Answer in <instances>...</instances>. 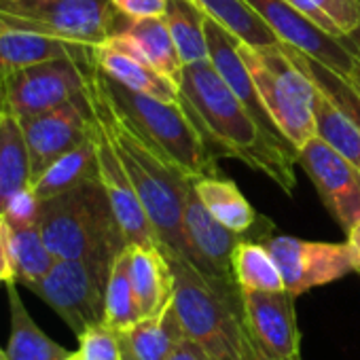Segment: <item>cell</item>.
<instances>
[{
  "instance_id": "cell-42",
  "label": "cell",
  "mask_w": 360,
  "mask_h": 360,
  "mask_svg": "<svg viewBox=\"0 0 360 360\" xmlns=\"http://www.w3.org/2000/svg\"><path fill=\"white\" fill-rule=\"evenodd\" d=\"M349 41H352V43L358 47V51H360V26H358V28H356V30L349 34Z\"/></svg>"
},
{
  "instance_id": "cell-18",
  "label": "cell",
  "mask_w": 360,
  "mask_h": 360,
  "mask_svg": "<svg viewBox=\"0 0 360 360\" xmlns=\"http://www.w3.org/2000/svg\"><path fill=\"white\" fill-rule=\"evenodd\" d=\"M104 45L138 58L140 62L148 64L150 68L180 85L185 62L178 53V47L163 15L125 20L123 28L117 34H112Z\"/></svg>"
},
{
  "instance_id": "cell-40",
  "label": "cell",
  "mask_w": 360,
  "mask_h": 360,
  "mask_svg": "<svg viewBox=\"0 0 360 360\" xmlns=\"http://www.w3.org/2000/svg\"><path fill=\"white\" fill-rule=\"evenodd\" d=\"M242 360H278V358L267 356V354L257 345V341L250 337V333H248L246 326H244V330H242Z\"/></svg>"
},
{
  "instance_id": "cell-13",
  "label": "cell",
  "mask_w": 360,
  "mask_h": 360,
  "mask_svg": "<svg viewBox=\"0 0 360 360\" xmlns=\"http://www.w3.org/2000/svg\"><path fill=\"white\" fill-rule=\"evenodd\" d=\"M20 121L28 144L32 183L56 159L77 148L94 134V112L87 96Z\"/></svg>"
},
{
  "instance_id": "cell-5",
  "label": "cell",
  "mask_w": 360,
  "mask_h": 360,
  "mask_svg": "<svg viewBox=\"0 0 360 360\" xmlns=\"http://www.w3.org/2000/svg\"><path fill=\"white\" fill-rule=\"evenodd\" d=\"M100 68V66H98ZM100 81L112 104L157 148V153L189 178L221 176L214 150L189 119L183 104L163 102L112 81L100 68Z\"/></svg>"
},
{
  "instance_id": "cell-33",
  "label": "cell",
  "mask_w": 360,
  "mask_h": 360,
  "mask_svg": "<svg viewBox=\"0 0 360 360\" xmlns=\"http://www.w3.org/2000/svg\"><path fill=\"white\" fill-rule=\"evenodd\" d=\"M314 117L316 136L330 144L341 157H345L352 165L360 169V131L347 119V115L341 108H337L320 89L314 102Z\"/></svg>"
},
{
  "instance_id": "cell-43",
  "label": "cell",
  "mask_w": 360,
  "mask_h": 360,
  "mask_svg": "<svg viewBox=\"0 0 360 360\" xmlns=\"http://www.w3.org/2000/svg\"><path fill=\"white\" fill-rule=\"evenodd\" d=\"M5 108V96H3V87H0V112Z\"/></svg>"
},
{
  "instance_id": "cell-41",
  "label": "cell",
  "mask_w": 360,
  "mask_h": 360,
  "mask_svg": "<svg viewBox=\"0 0 360 360\" xmlns=\"http://www.w3.org/2000/svg\"><path fill=\"white\" fill-rule=\"evenodd\" d=\"M347 81H349V85L360 94V53H358V58H356V62H354V68H352L349 75H347Z\"/></svg>"
},
{
  "instance_id": "cell-22",
  "label": "cell",
  "mask_w": 360,
  "mask_h": 360,
  "mask_svg": "<svg viewBox=\"0 0 360 360\" xmlns=\"http://www.w3.org/2000/svg\"><path fill=\"white\" fill-rule=\"evenodd\" d=\"M96 64L102 68L104 75H108L112 81L125 85L131 91L163 100V102H178L180 100V85L148 64L140 62L138 58L123 53L119 49H112L108 45L96 47Z\"/></svg>"
},
{
  "instance_id": "cell-15",
  "label": "cell",
  "mask_w": 360,
  "mask_h": 360,
  "mask_svg": "<svg viewBox=\"0 0 360 360\" xmlns=\"http://www.w3.org/2000/svg\"><path fill=\"white\" fill-rule=\"evenodd\" d=\"M295 299L290 290H244V326L257 345L271 358L288 360L299 352L301 333L297 326Z\"/></svg>"
},
{
  "instance_id": "cell-16",
  "label": "cell",
  "mask_w": 360,
  "mask_h": 360,
  "mask_svg": "<svg viewBox=\"0 0 360 360\" xmlns=\"http://www.w3.org/2000/svg\"><path fill=\"white\" fill-rule=\"evenodd\" d=\"M183 229L187 238L189 261L198 269H202L208 276L236 280L231 257L242 236L227 229L221 221L214 219V214L200 200L193 183L185 195Z\"/></svg>"
},
{
  "instance_id": "cell-3",
  "label": "cell",
  "mask_w": 360,
  "mask_h": 360,
  "mask_svg": "<svg viewBox=\"0 0 360 360\" xmlns=\"http://www.w3.org/2000/svg\"><path fill=\"white\" fill-rule=\"evenodd\" d=\"M163 252L174 274L172 305L187 339L210 360H242L244 305L238 282L208 276L189 259Z\"/></svg>"
},
{
  "instance_id": "cell-27",
  "label": "cell",
  "mask_w": 360,
  "mask_h": 360,
  "mask_svg": "<svg viewBox=\"0 0 360 360\" xmlns=\"http://www.w3.org/2000/svg\"><path fill=\"white\" fill-rule=\"evenodd\" d=\"M96 127V121H94ZM98 174V157H96V138H87L83 144L77 148L68 150L60 159H56L37 180L32 183V189L37 198L49 200L56 198L77 185H81L83 180L91 178Z\"/></svg>"
},
{
  "instance_id": "cell-11",
  "label": "cell",
  "mask_w": 360,
  "mask_h": 360,
  "mask_svg": "<svg viewBox=\"0 0 360 360\" xmlns=\"http://www.w3.org/2000/svg\"><path fill=\"white\" fill-rule=\"evenodd\" d=\"M297 163L307 172L324 208L349 233L360 223V169L318 136L297 150Z\"/></svg>"
},
{
  "instance_id": "cell-8",
  "label": "cell",
  "mask_w": 360,
  "mask_h": 360,
  "mask_svg": "<svg viewBox=\"0 0 360 360\" xmlns=\"http://www.w3.org/2000/svg\"><path fill=\"white\" fill-rule=\"evenodd\" d=\"M110 267L81 261L58 259L51 271L28 286L39 299H43L79 337L89 326L104 322L106 309V284Z\"/></svg>"
},
{
  "instance_id": "cell-19",
  "label": "cell",
  "mask_w": 360,
  "mask_h": 360,
  "mask_svg": "<svg viewBox=\"0 0 360 360\" xmlns=\"http://www.w3.org/2000/svg\"><path fill=\"white\" fill-rule=\"evenodd\" d=\"M58 58L94 62L96 49L87 45L45 37V34H34V32L0 30V79H5L7 75L20 68L58 60Z\"/></svg>"
},
{
  "instance_id": "cell-4",
  "label": "cell",
  "mask_w": 360,
  "mask_h": 360,
  "mask_svg": "<svg viewBox=\"0 0 360 360\" xmlns=\"http://www.w3.org/2000/svg\"><path fill=\"white\" fill-rule=\"evenodd\" d=\"M39 227L56 259H81L112 267L127 246L100 176L41 202Z\"/></svg>"
},
{
  "instance_id": "cell-28",
  "label": "cell",
  "mask_w": 360,
  "mask_h": 360,
  "mask_svg": "<svg viewBox=\"0 0 360 360\" xmlns=\"http://www.w3.org/2000/svg\"><path fill=\"white\" fill-rule=\"evenodd\" d=\"M193 3L212 20L223 24L233 37L252 47H267L282 43L276 32L259 18L246 0H193Z\"/></svg>"
},
{
  "instance_id": "cell-36",
  "label": "cell",
  "mask_w": 360,
  "mask_h": 360,
  "mask_svg": "<svg viewBox=\"0 0 360 360\" xmlns=\"http://www.w3.org/2000/svg\"><path fill=\"white\" fill-rule=\"evenodd\" d=\"M311 3L318 5L345 37L360 26V0H311Z\"/></svg>"
},
{
  "instance_id": "cell-29",
  "label": "cell",
  "mask_w": 360,
  "mask_h": 360,
  "mask_svg": "<svg viewBox=\"0 0 360 360\" xmlns=\"http://www.w3.org/2000/svg\"><path fill=\"white\" fill-rule=\"evenodd\" d=\"M165 22L178 47V53L185 64L210 60L208 39H206V13L193 0H167Z\"/></svg>"
},
{
  "instance_id": "cell-31",
  "label": "cell",
  "mask_w": 360,
  "mask_h": 360,
  "mask_svg": "<svg viewBox=\"0 0 360 360\" xmlns=\"http://www.w3.org/2000/svg\"><path fill=\"white\" fill-rule=\"evenodd\" d=\"M140 320H142V314H140V305H138V299H136V292L131 286L129 250L125 246L117 255V259L110 267V276H108V284H106L104 322L110 328L123 333Z\"/></svg>"
},
{
  "instance_id": "cell-34",
  "label": "cell",
  "mask_w": 360,
  "mask_h": 360,
  "mask_svg": "<svg viewBox=\"0 0 360 360\" xmlns=\"http://www.w3.org/2000/svg\"><path fill=\"white\" fill-rule=\"evenodd\" d=\"M79 356L81 360H123L121 335L110 328L106 322L89 326L79 337Z\"/></svg>"
},
{
  "instance_id": "cell-45",
  "label": "cell",
  "mask_w": 360,
  "mask_h": 360,
  "mask_svg": "<svg viewBox=\"0 0 360 360\" xmlns=\"http://www.w3.org/2000/svg\"><path fill=\"white\" fill-rule=\"evenodd\" d=\"M66 360H81V356H79V352H72Z\"/></svg>"
},
{
  "instance_id": "cell-26",
  "label": "cell",
  "mask_w": 360,
  "mask_h": 360,
  "mask_svg": "<svg viewBox=\"0 0 360 360\" xmlns=\"http://www.w3.org/2000/svg\"><path fill=\"white\" fill-rule=\"evenodd\" d=\"M7 225V250L13 269V282L26 288L43 280L56 265L53 252L47 248L39 223L34 225Z\"/></svg>"
},
{
  "instance_id": "cell-35",
  "label": "cell",
  "mask_w": 360,
  "mask_h": 360,
  "mask_svg": "<svg viewBox=\"0 0 360 360\" xmlns=\"http://www.w3.org/2000/svg\"><path fill=\"white\" fill-rule=\"evenodd\" d=\"M39 214H41V200L37 198L32 187H26L9 200L3 219L9 225H34L39 223Z\"/></svg>"
},
{
  "instance_id": "cell-39",
  "label": "cell",
  "mask_w": 360,
  "mask_h": 360,
  "mask_svg": "<svg viewBox=\"0 0 360 360\" xmlns=\"http://www.w3.org/2000/svg\"><path fill=\"white\" fill-rule=\"evenodd\" d=\"M0 278L5 282L13 280V269H11L9 250H7V225H5L3 214H0Z\"/></svg>"
},
{
  "instance_id": "cell-30",
  "label": "cell",
  "mask_w": 360,
  "mask_h": 360,
  "mask_svg": "<svg viewBox=\"0 0 360 360\" xmlns=\"http://www.w3.org/2000/svg\"><path fill=\"white\" fill-rule=\"evenodd\" d=\"M233 278L244 290H282L284 280L265 244L240 240L231 257Z\"/></svg>"
},
{
  "instance_id": "cell-24",
  "label": "cell",
  "mask_w": 360,
  "mask_h": 360,
  "mask_svg": "<svg viewBox=\"0 0 360 360\" xmlns=\"http://www.w3.org/2000/svg\"><path fill=\"white\" fill-rule=\"evenodd\" d=\"M26 187H32L28 144L20 117L5 106L0 112V214L9 200Z\"/></svg>"
},
{
  "instance_id": "cell-38",
  "label": "cell",
  "mask_w": 360,
  "mask_h": 360,
  "mask_svg": "<svg viewBox=\"0 0 360 360\" xmlns=\"http://www.w3.org/2000/svg\"><path fill=\"white\" fill-rule=\"evenodd\" d=\"M165 360H210V358L204 354V349L198 343H193L191 339H183Z\"/></svg>"
},
{
  "instance_id": "cell-23",
  "label": "cell",
  "mask_w": 360,
  "mask_h": 360,
  "mask_svg": "<svg viewBox=\"0 0 360 360\" xmlns=\"http://www.w3.org/2000/svg\"><path fill=\"white\" fill-rule=\"evenodd\" d=\"M9 297V316H11V335L7 343L9 360H66L72 352L56 343L41 326L32 320L28 307L24 305L18 282H5Z\"/></svg>"
},
{
  "instance_id": "cell-1",
  "label": "cell",
  "mask_w": 360,
  "mask_h": 360,
  "mask_svg": "<svg viewBox=\"0 0 360 360\" xmlns=\"http://www.w3.org/2000/svg\"><path fill=\"white\" fill-rule=\"evenodd\" d=\"M180 104L208 146L214 144L223 155L265 174L286 195H292L297 187V148L255 121L210 60L185 64Z\"/></svg>"
},
{
  "instance_id": "cell-32",
  "label": "cell",
  "mask_w": 360,
  "mask_h": 360,
  "mask_svg": "<svg viewBox=\"0 0 360 360\" xmlns=\"http://www.w3.org/2000/svg\"><path fill=\"white\" fill-rule=\"evenodd\" d=\"M282 47H284V51L290 56V60L299 66V68H303L307 75H309V79L314 81V85L337 106V108H341L345 115H347V119L358 127V131H360V94L349 85V81L345 79V77H341V75H337L333 68H328L326 64H322V62H318V60H314L311 56H307V53H303V51H299V49H295V47H290V45H286V43H282Z\"/></svg>"
},
{
  "instance_id": "cell-20",
  "label": "cell",
  "mask_w": 360,
  "mask_h": 360,
  "mask_svg": "<svg viewBox=\"0 0 360 360\" xmlns=\"http://www.w3.org/2000/svg\"><path fill=\"white\" fill-rule=\"evenodd\" d=\"M129 278L142 318L159 316L174 295V274L161 246H127Z\"/></svg>"
},
{
  "instance_id": "cell-12",
  "label": "cell",
  "mask_w": 360,
  "mask_h": 360,
  "mask_svg": "<svg viewBox=\"0 0 360 360\" xmlns=\"http://www.w3.org/2000/svg\"><path fill=\"white\" fill-rule=\"evenodd\" d=\"M246 5L259 13V18L276 32L282 43L311 56L314 60L326 64L337 75L347 79L360 53L349 37H330L311 24L305 15H301L286 0H246Z\"/></svg>"
},
{
  "instance_id": "cell-37",
  "label": "cell",
  "mask_w": 360,
  "mask_h": 360,
  "mask_svg": "<svg viewBox=\"0 0 360 360\" xmlns=\"http://www.w3.org/2000/svg\"><path fill=\"white\" fill-rule=\"evenodd\" d=\"M110 3L127 20L161 18L165 15V7H167V0H110Z\"/></svg>"
},
{
  "instance_id": "cell-47",
  "label": "cell",
  "mask_w": 360,
  "mask_h": 360,
  "mask_svg": "<svg viewBox=\"0 0 360 360\" xmlns=\"http://www.w3.org/2000/svg\"><path fill=\"white\" fill-rule=\"evenodd\" d=\"M0 284H5V280H3V278H0Z\"/></svg>"
},
{
  "instance_id": "cell-21",
  "label": "cell",
  "mask_w": 360,
  "mask_h": 360,
  "mask_svg": "<svg viewBox=\"0 0 360 360\" xmlns=\"http://www.w3.org/2000/svg\"><path fill=\"white\" fill-rule=\"evenodd\" d=\"M119 335L123 360H165L180 341L187 339L172 303L159 316L142 318Z\"/></svg>"
},
{
  "instance_id": "cell-10",
  "label": "cell",
  "mask_w": 360,
  "mask_h": 360,
  "mask_svg": "<svg viewBox=\"0 0 360 360\" xmlns=\"http://www.w3.org/2000/svg\"><path fill=\"white\" fill-rule=\"evenodd\" d=\"M265 246L280 267L284 288L297 297L356 271V259L349 242L330 244L307 242L290 236H267Z\"/></svg>"
},
{
  "instance_id": "cell-17",
  "label": "cell",
  "mask_w": 360,
  "mask_h": 360,
  "mask_svg": "<svg viewBox=\"0 0 360 360\" xmlns=\"http://www.w3.org/2000/svg\"><path fill=\"white\" fill-rule=\"evenodd\" d=\"M206 39H208V53H210V62L212 66L219 70V75L225 79V83L231 87V91L240 98V102L248 108V112L255 117V121L269 131L276 138H284L280 134V129L276 127L274 119L269 117L257 85L250 77V70L246 66V62L240 56V39L233 37L223 24H219L212 18H206ZM286 140V138H284Z\"/></svg>"
},
{
  "instance_id": "cell-46",
  "label": "cell",
  "mask_w": 360,
  "mask_h": 360,
  "mask_svg": "<svg viewBox=\"0 0 360 360\" xmlns=\"http://www.w3.org/2000/svg\"><path fill=\"white\" fill-rule=\"evenodd\" d=\"M288 360H301V354H297V356H292V358H288Z\"/></svg>"
},
{
  "instance_id": "cell-25",
  "label": "cell",
  "mask_w": 360,
  "mask_h": 360,
  "mask_svg": "<svg viewBox=\"0 0 360 360\" xmlns=\"http://www.w3.org/2000/svg\"><path fill=\"white\" fill-rule=\"evenodd\" d=\"M193 185L204 206L227 229L244 236L257 227V221L261 217L255 212V208L248 204V200L242 195L233 180L221 176H204V178H193Z\"/></svg>"
},
{
  "instance_id": "cell-44",
  "label": "cell",
  "mask_w": 360,
  "mask_h": 360,
  "mask_svg": "<svg viewBox=\"0 0 360 360\" xmlns=\"http://www.w3.org/2000/svg\"><path fill=\"white\" fill-rule=\"evenodd\" d=\"M0 360H9V354H7V349H3V347H0Z\"/></svg>"
},
{
  "instance_id": "cell-6",
  "label": "cell",
  "mask_w": 360,
  "mask_h": 360,
  "mask_svg": "<svg viewBox=\"0 0 360 360\" xmlns=\"http://www.w3.org/2000/svg\"><path fill=\"white\" fill-rule=\"evenodd\" d=\"M238 49L276 127L299 150L316 136L314 81L290 60L282 43L252 47L240 41Z\"/></svg>"
},
{
  "instance_id": "cell-2",
  "label": "cell",
  "mask_w": 360,
  "mask_h": 360,
  "mask_svg": "<svg viewBox=\"0 0 360 360\" xmlns=\"http://www.w3.org/2000/svg\"><path fill=\"white\" fill-rule=\"evenodd\" d=\"M87 100L94 117L110 136L131 185L157 231L163 250L189 259L187 238L183 229L185 195L193 183L185 172L165 161L157 148L129 123V119L112 104L100 81V68L94 62L87 77Z\"/></svg>"
},
{
  "instance_id": "cell-9",
  "label": "cell",
  "mask_w": 360,
  "mask_h": 360,
  "mask_svg": "<svg viewBox=\"0 0 360 360\" xmlns=\"http://www.w3.org/2000/svg\"><path fill=\"white\" fill-rule=\"evenodd\" d=\"M94 62L58 58L20 68L0 79L5 106L24 119L75 100H83L87 96V77Z\"/></svg>"
},
{
  "instance_id": "cell-14",
  "label": "cell",
  "mask_w": 360,
  "mask_h": 360,
  "mask_svg": "<svg viewBox=\"0 0 360 360\" xmlns=\"http://www.w3.org/2000/svg\"><path fill=\"white\" fill-rule=\"evenodd\" d=\"M94 138H96V157H98V176L102 180V187L110 200L112 212L117 223L123 231L127 246H161L155 227L150 225L146 210L131 185V180L123 167V161L102 127V123L94 117Z\"/></svg>"
},
{
  "instance_id": "cell-7",
  "label": "cell",
  "mask_w": 360,
  "mask_h": 360,
  "mask_svg": "<svg viewBox=\"0 0 360 360\" xmlns=\"http://www.w3.org/2000/svg\"><path fill=\"white\" fill-rule=\"evenodd\" d=\"M125 20L110 0H0V30L45 34L94 49L117 34Z\"/></svg>"
}]
</instances>
